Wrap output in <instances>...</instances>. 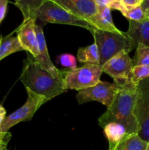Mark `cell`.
Masks as SVG:
<instances>
[{"label":"cell","mask_w":149,"mask_h":150,"mask_svg":"<svg viewBox=\"0 0 149 150\" xmlns=\"http://www.w3.org/2000/svg\"><path fill=\"white\" fill-rule=\"evenodd\" d=\"M92 35L100 54V66L118 53L124 51L129 53L135 48L126 32L115 33L96 29Z\"/></svg>","instance_id":"cell-4"},{"label":"cell","mask_w":149,"mask_h":150,"mask_svg":"<svg viewBox=\"0 0 149 150\" xmlns=\"http://www.w3.org/2000/svg\"><path fill=\"white\" fill-rule=\"evenodd\" d=\"M77 58L80 62L86 64L100 65V54L96 43L79 48Z\"/></svg>","instance_id":"cell-15"},{"label":"cell","mask_w":149,"mask_h":150,"mask_svg":"<svg viewBox=\"0 0 149 150\" xmlns=\"http://www.w3.org/2000/svg\"><path fill=\"white\" fill-rule=\"evenodd\" d=\"M104 133L109 143L108 150H114L117 146L128 136L125 127L121 124L111 122L103 127Z\"/></svg>","instance_id":"cell-14"},{"label":"cell","mask_w":149,"mask_h":150,"mask_svg":"<svg viewBox=\"0 0 149 150\" xmlns=\"http://www.w3.org/2000/svg\"><path fill=\"white\" fill-rule=\"evenodd\" d=\"M145 14H146V17H147V18L149 20V13H145Z\"/></svg>","instance_id":"cell-28"},{"label":"cell","mask_w":149,"mask_h":150,"mask_svg":"<svg viewBox=\"0 0 149 150\" xmlns=\"http://www.w3.org/2000/svg\"><path fill=\"white\" fill-rule=\"evenodd\" d=\"M146 150H149V143H148V147H147V149Z\"/></svg>","instance_id":"cell-29"},{"label":"cell","mask_w":149,"mask_h":150,"mask_svg":"<svg viewBox=\"0 0 149 150\" xmlns=\"http://www.w3.org/2000/svg\"><path fill=\"white\" fill-rule=\"evenodd\" d=\"M137 93V85L131 81L120 86L112 103L98 119L99 125L103 128L109 123H118L125 127L128 134H137L138 122L135 115Z\"/></svg>","instance_id":"cell-1"},{"label":"cell","mask_w":149,"mask_h":150,"mask_svg":"<svg viewBox=\"0 0 149 150\" xmlns=\"http://www.w3.org/2000/svg\"><path fill=\"white\" fill-rule=\"evenodd\" d=\"M8 3L9 1L7 0H0V23L5 17Z\"/></svg>","instance_id":"cell-23"},{"label":"cell","mask_w":149,"mask_h":150,"mask_svg":"<svg viewBox=\"0 0 149 150\" xmlns=\"http://www.w3.org/2000/svg\"><path fill=\"white\" fill-rule=\"evenodd\" d=\"M61 7L91 25L99 13L95 0H54Z\"/></svg>","instance_id":"cell-10"},{"label":"cell","mask_w":149,"mask_h":150,"mask_svg":"<svg viewBox=\"0 0 149 150\" xmlns=\"http://www.w3.org/2000/svg\"><path fill=\"white\" fill-rule=\"evenodd\" d=\"M132 59L133 66L149 65V46L139 43Z\"/></svg>","instance_id":"cell-18"},{"label":"cell","mask_w":149,"mask_h":150,"mask_svg":"<svg viewBox=\"0 0 149 150\" xmlns=\"http://www.w3.org/2000/svg\"><path fill=\"white\" fill-rule=\"evenodd\" d=\"M6 118V110L2 105L0 104V127L4 122V119Z\"/></svg>","instance_id":"cell-25"},{"label":"cell","mask_w":149,"mask_h":150,"mask_svg":"<svg viewBox=\"0 0 149 150\" xmlns=\"http://www.w3.org/2000/svg\"><path fill=\"white\" fill-rule=\"evenodd\" d=\"M102 73L100 65L84 64L74 69L59 70V79L65 90L80 91L99 83Z\"/></svg>","instance_id":"cell-5"},{"label":"cell","mask_w":149,"mask_h":150,"mask_svg":"<svg viewBox=\"0 0 149 150\" xmlns=\"http://www.w3.org/2000/svg\"><path fill=\"white\" fill-rule=\"evenodd\" d=\"M14 4L21 11L23 20L39 19L45 23L79 26L87 29L91 34L96 30L89 23L69 13L54 0H18Z\"/></svg>","instance_id":"cell-2"},{"label":"cell","mask_w":149,"mask_h":150,"mask_svg":"<svg viewBox=\"0 0 149 150\" xmlns=\"http://www.w3.org/2000/svg\"><path fill=\"white\" fill-rule=\"evenodd\" d=\"M149 78V65L133 66L130 76V81L134 84L139 83Z\"/></svg>","instance_id":"cell-19"},{"label":"cell","mask_w":149,"mask_h":150,"mask_svg":"<svg viewBox=\"0 0 149 150\" xmlns=\"http://www.w3.org/2000/svg\"><path fill=\"white\" fill-rule=\"evenodd\" d=\"M8 141H4L0 140V150H5L7 149V144H8Z\"/></svg>","instance_id":"cell-27"},{"label":"cell","mask_w":149,"mask_h":150,"mask_svg":"<svg viewBox=\"0 0 149 150\" xmlns=\"http://www.w3.org/2000/svg\"><path fill=\"white\" fill-rule=\"evenodd\" d=\"M121 14L124 16L127 19L132 21H141L147 18L146 14L143 10L141 6L133 8L131 10H124L121 12Z\"/></svg>","instance_id":"cell-20"},{"label":"cell","mask_w":149,"mask_h":150,"mask_svg":"<svg viewBox=\"0 0 149 150\" xmlns=\"http://www.w3.org/2000/svg\"><path fill=\"white\" fill-rule=\"evenodd\" d=\"M127 36L134 42L137 47L139 43L149 46V20L148 18L141 21H129Z\"/></svg>","instance_id":"cell-13"},{"label":"cell","mask_w":149,"mask_h":150,"mask_svg":"<svg viewBox=\"0 0 149 150\" xmlns=\"http://www.w3.org/2000/svg\"><path fill=\"white\" fill-rule=\"evenodd\" d=\"M5 150H8V149H5Z\"/></svg>","instance_id":"cell-31"},{"label":"cell","mask_w":149,"mask_h":150,"mask_svg":"<svg viewBox=\"0 0 149 150\" xmlns=\"http://www.w3.org/2000/svg\"><path fill=\"white\" fill-rule=\"evenodd\" d=\"M36 33L38 43V55L35 57L37 61L39 63L44 69L49 72L55 78L59 77V70L57 69L50 58L47 48L46 40L42 30V25L38 24L36 22Z\"/></svg>","instance_id":"cell-12"},{"label":"cell","mask_w":149,"mask_h":150,"mask_svg":"<svg viewBox=\"0 0 149 150\" xmlns=\"http://www.w3.org/2000/svg\"><path fill=\"white\" fill-rule=\"evenodd\" d=\"M120 86L106 81H99L96 85L83 90L78 91L75 98L79 104L91 101H96L108 108L112 103Z\"/></svg>","instance_id":"cell-8"},{"label":"cell","mask_w":149,"mask_h":150,"mask_svg":"<svg viewBox=\"0 0 149 150\" xmlns=\"http://www.w3.org/2000/svg\"><path fill=\"white\" fill-rule=\"evenodd\" d=\"M143 1L144 0H120L121 6H122V11L131 10L139 6H141Z\"/></svg>","instance_id":"cell-22"},{"label":"cell","mask_w":149,"mask_h":150,"mask_svg":"<svg viewBox=\"0 0 149 150\" xmlns=\"http://www.w3.org/2000/svg\"><path fill=\"white\" fill-rule=\"evenodd\" d=\"M27 92V100L20 108L6 117L1 125L3 133H8L9 130L15 125L21 122L29 121L34 117L36 111L48 101L45 97L38 95L30 89H26Z\"/></svg>","instance_id":"cell-6"},{"label":"cell","mask_w":149,"mask_h":150,"mask_svg":"<svg viewBox=\"0 0 149 150\" xmlns=\"http://www.w3.org/2000/svg\"><path fill=\"white\" fill-rule=\"evenodd\" d=\"M1 40H2V38H1V37H0V43H1Z\"/></svg>","instance_id":"cell-30"},{"label":"cell","mask_w":149,"mask_h":150,"mask_svg":"<svg viewBox=\"0 0 149 150\" xmlns=\"http://www.w3.org/2000/svg\"><path fill=\"white\" fill-rule=\"evenodd\" d=\"M20 79L26 89L45 97L48 100L67 92L59 77L55 78L44 69L29 53L23 62Z\"/></svg>","instance_id":"cell-3"},{"label":"cell","mask_w":149,"mask_h":150,"mask_svg":"<svg viewBox=\"0 0 149 150\" xmlns=\"http://www.w3.org/2000/svg\"><path fill=\"white\" fill-rule=\"evenodd\" d=\"M22 51H24V49L20 45L17 36L10 35L2 38L0 43V61L14 53Z\"/></svg>","instance_id":"cell-16"},{"label":"cell","mask_w":149,"mask_h":150,"mask_svg":"<svg viewBox=\"0 0 149 150\" xmlns=\"http://www.w3.org/2000/svg\"><path fill=\"white\" fill-rule=\"evenodd\" d=\"M141 7L145 13H149V0H144Z\"/></svg>","instance_id":"cell-26"},{"label":"cell","mask_w":149,"mask_h":150,"mask_svg":"<svg viewBox=\"0 0 149 150\" xmlns=\"http://www.w3.org/2000/svg\"><path fill=\"white\" fill-rule=\"evenodd\" d=\"M57 63L67 69L77 68V59L70 54H61L56 57Z\"/></svg>","instance_id":"cell-21"},{"label":"cell","mask_w":149,"mask_h":150,"mask_svg":"<svg viewBox=\"0 0 149 150\" xmlns=\"http://www.w3.org/2000/svg\"><path fill=\"white\" fill-rule=\"evenodd\" d=\"M11 139V133H3L1 131V127H0V140H4V141H10Z\"/></svg>","instance_id":"cell-24"},{"label":"cell","mask_w":149,"mask_h":150,"mask_svg":"<svg viewBox=\"0 0 149 150\" xmlns=\"http://www.w3.org/2000/svg\"><path fill=\"white\" fill-rule=\"evenodd\" d=\"M101 67L103 73L113 79L114 83L121 86L130 81L133 62L129 53L124 51L114 56Z\"/></svg>","instance_id":"cell-9"},{"label":"cell","mask_w":149,"mask_h":150,"mask_svg":"<svg viewBox=\"0 0 149 150\" xmlns=\"http://www.w3.org/2000/svg\"><path fill=\"white\" fill-rule=\"evenodd\" d=\"M135 115L138 122L137 135L149 143V78L137 85Z\"/></svg>","instance_id":"cell-7"},{"label":"cell","mask_w":149,"mask_h":150,"mask_svg":"<svg viewBox=\"0 0 149 150\" xmlns=\"http://www.w3.org/2000/svg\"><path fill=\"white\" fill-rule=\"evenodd\" d=\"M36 22L34 19L23 20L17 29V38L24 51L34 57L38 55V43L36 33Z\"/></svg>","instance_id":"cell-11"},{"label":"cell","mask_w":149,"mask_h":150,"mask_svg":"<svg viewBox=\"0 0 149 150\" xmlns=\"http://www.w3.org/2000/svg\"><path fill=\"white\" fill-rule=\"evenodd\" d=\"M148 144L137 133H134L129 134L114 150H146Z\"/></svg>","instance_id":"cell-17"}]
</instances>
